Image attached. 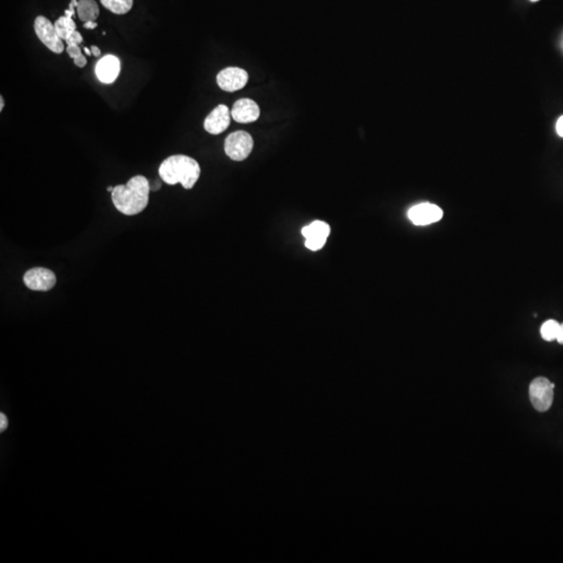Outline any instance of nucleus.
<instances>
[{
  "label": "nucleus",
  "instance_id": "9b49d317",
  "mask_svg": "<svg viewBox=\"0 0 563 563\" xmlns=\"http://www.w3.org/2000/svg\"><path fill=\"white\" fill-rule=\"evenodd\" d=\"M120 69H121L120 60L115 55H108L97 62L95 66V75L102 83L112 84L116 81Z\"/></svg>",
  "mask_w": 563,
  "mask_h": 563
},
{
  "label": "nucleus",
  "instance_id": "7ed1b4c3",
  "mask_svg": "<svg viewBox=\"0 0 563 563\" xmlns=\"http://www.w3.org/2000/svg\"><path fill=\"white\" fill-rule=\"evenodd\" d=\"M253 148V138L244 131L230 133L224 141V151L233 161L240 162L246 160L251 155Z\"/></svg>",
  "mask_w": 563,
  "mask_h": 563
},
{
  "label": "nucleus",
  "instance_id": "412c9836",
  "mask_svg": "<svg viewBox=\"0 0 563 563\" xmlns=\"http://www.w3.org/2000/svg\"><path fill=\"white\" fill-rule=\"evenodd\" d=\"M99 24L97 23L95 21H88L84 22V28H88V30H94V28H97Z\"/></svg>",
  "mask_w": 563,
  "mask_h": 563
},
{
  "label": "nucleus",
  "instance_id": "f3484780",
  "mask_svg": "<svg viewBox=\"0 0 563 563\" xmlns=\"http://www.w3.org/2000/svg\"><path fill=\"white\" fill-rule=\"evenodd\" d=\"M83 42V35L77 31L71 33L68 39L66 40L67 45H80Z\"/></svg>",
  "mask_w": 563,
  "mask_h": 563
},
{
  "label": "nucleus",
  "instance_id": "dca6fc26",
  "mask_svg": "<svg viewBox=\"0 0 563 563\" xmlns=\"http://www.w3.org/2000/svg\"><path fill=\"white\" fill-rule=\"evenodd\" d=\"M559 328V322L554 319L547 320L546 322L542 324V328H540L542 337L544 338L546 341H553V340H556Z\"/></svg>",
  "mask_w": 563,
  "mask_h": 563
},
{
  "label": "nucleus",
  "instance_id": "ddd939ff",
  "mask_svg": "<svg viewBox=\"0 0 563 563\" xmlns=\"http://www.w3.org/2000/svg\"><path fill=\"white\" fill-rule=\"evenodd\" d=\"M77 12L82 21H95L99 16V4L95 0H79Z\"/></svg>",
  "mask_w": 563,
  "mask_h": 563
},
{
  "label": "nucleus",
  "instance_id": "20e7f679",
  "mask_svg": "<svg viewBox=\"0 0 563 563\" xmlns=\"http://www.w3.org/2000/svg\"><path fill=\"white\" fill-rule=\"evenodd\" d=\"M554 388L555 384L547 378L540 377L533 380L529 389L532 406L540 412L549 410L553 404Z\"/></svg>",
  "mask_w": 563,
  "mask_h": 563
},
{
  "label": "nucleus",
  "instance_id": "b1692460",
  "mask_svg": "<svg viewBox=\"0 0 563 563\" xmlns=\"http://www.w3.org/2000/svg\"><path fill=\"white\" fill-rule=\"evenodd\" d=\"M0 420H1V430H4V429H6V426H8V422H6V416L4 415H1Z\"/></svg>",
  "mask_w": 563,
  "mask_h": 563
},
{
  "label": "nucleus",
  "instance_id": "a878e982",
  "mask_svg": "<svg viewBox=\"0 0 563 563\" xmlns=\"http://www.w3.org/2000/svg\"><path fill=\"white\" fill-rule=\"evenodd\" d=\"M84 53H86V55H92V51H91V50H89L88 48H84Z\"/></svg>",
  "mask_w": 563,
  "mask_h": 563
},
{
  "label": "nucleus",
  "instance_id": "393cba45",
  "mask_svg": "<svg viewBox=\"0 0 563 563\" xmlns=\"http://www.w3.org/2000/svg\"><path fill=\"white\" fill-rule=\"evenodd\" d=\"M4 97H0V111H1V112L2 110H4Z\"/></svg>",
  "mask_w": 563,
  "mask_h": 563
},
{
  "label": "nucleus",
  "instance_id": "1a4fd4ad",
  "mask_svg": "<svg viewBox=\"0 0 563 563\" xmlns=\"http://www.w3.org/2000/svg\"><path fill=\"white\" fill-rule=\"evenodd\" d=\"M408 217L415 226H428L439 222L444 217V211L430 202L416 204L408 211Z\"/></svg>",
  "mask_w": 563,
  "mask_h": 563
},
{
  "label": "nucleus",
  "instance_id": "cd10ccee",
  "mask_svg": "<svg viewBox=\"0 0 563 563\" xmlns=\"http://www.w3.org/2000/svg\"><path fill=\"white\" fill-rule=\"evenodd\" d=\"M531 1H538V0H531Z\"/></svg>",
  "mask_w": 563,
  "mask_h": 563
},
{
  "label": "nucleus",
  "instance_id": "bb28decb",
  "mask_svg": "<svg viewBox=\"0 0 563 563\" xmlns=\"http://www.w3.org/2000/svg\"><path fill=\"white\" fill-rule=\"evenodd\" d=\"M113 189H114V187L110 186V187H108V189H106V190H108L109 192H112Z\"/></svg>",
  "mask_w": 563,
  "mask_h": 563
},
{
  "label": "nucleus",
  "instance_id": "f03ea898",
  "mask_svg": "<svg viewBox=\"0 0 563 563\" xmlns=\"http://www.w3.org/2000/svg\"><path fill=\"white\" fill-rule=\"evenodd\" d=\"M162 181L168 185L181 184L189 190L199 181L200 166L197 160L184 155H175L162 162L159 168Z\"/></svg>",
  "mask_w": 563,
  "mask_h": 563
},
{
  "label": "nucleus",
  "instance_id": "9d476101",
  "mask_svg": "<svg viewBox=\"0 0 563 563\" xmlns=\"http://www.w3.org/2000/svg\"><path fill=\"white\" fill-rule=\"evenodd\" d=\"M231 116L230 109L226 104H219L204 119V130L212 135L224 133L230 126Z\"/></svg>",
  "mask_w": 563,
  "mask_h": 563
},
{
  "label": "nucleus",
  "instance_id": "aec40b11",
  "mask_svg": "<svg viewBox=\"0 0 563 563\" xmlns=\"http://www.w3.org/2000/svg\"><path fill=\"white\" fill-rule=\"evenodd\" d=\"M556 131L558 135L563 138V116L558 119L557 124H556Z\"/></svg>",
  "mask_w": 563,
  "mask_h": 563
},
{
  "label": "nucleus",
  "instance_id": "4468645a",
  "mask_svg": "<svg viewBox=\"0 0 563 563\" xmlns=\"http://www.w3.org/2000/svg\"><path fill=\"white\" fill-rule=\"evenodd\" d=\"M102 6L113 14L124 15L132 10L133 0H100Z\"/></svg>",
  "mask_w": 563,
  "mask_h": 563
},
{
  "label": "nucleus",
  "instance_id": "2eb2a0df",
  "mask_svg": "<svg viewBox=\"0 0 563 563\" xmlns=\"http://www.w3.org/2000/svg\"><path fill=\"white\" fill-rule=\"evenodd\" d=\"M55 31L63 41L68 39L69 35L77 31V24L73 21L72 17L62 16L55 22Z\"/></svg>",
  "mask_w": 563,
  "mask_h": 563
},
{
  "label": "nucleus",
  "instance_id": "f8f14e48",
  "mask_svg": "<svg viewBox=\"0 0 563 563\" xmlns=\"http://www.w3.org/2000/svg\"><path fill=\"white\" fill-rule=\"evenodd\" d=\"M231 115L236 122L251 124L260 116V108L253 99H241L234 104Z\"/></svg>",
  "mask_w": 563,
  "mask_h": 563
},
{
  "label": "nucleus",
  "instance_id": "423d86ee",
  "mask_svg": "<svg viewBox=\"0 0 563 563\" xmlns=\"http://www.w3.org/2000/svg\"><path fill=\"white\" fill-rule=\"evenodd\" d=\"M23 283L33 291H50L57 284L55 273L44 267H33L23 275Z\"/></svg>",
  "mask_w": 563,
  "mask_h": 563
},
{
  "label": "nucleus",
  "instance_id": "5701e85b",
  "mask_svg": "<svg viewBox=\"0 0 563 563\" xmlns=\"http://www.w3.org/2000/svg\"><path fill=\"white\" fill-rule=\"evenodd\" d=\"M91 51H92V55H94V57H99V55H102V53H100V50L99 48H97V46H91Z\"/></svg>",
  "mask_w": 563,
  "mask_h": 563
},
{
  "label": "nucleus",
  "instance_id": "4be33fe9",
  "mask_svg": "<svg viewBox=\"0 0 563 563\" xmlns=\"http://www.w3.org/2000/svg\"><path fill=\"white\" fill-rule=\"evenodd\" d=\"M560 344H563V324H560L559 331H558L557 338H556Z\"/></svg>",
  "mask_w": 563,
  "mask_h": 563
},
{
  "label": "nucleus",
  "instance_id": "f257e3e1",
  "mask_svg": "<svg viewBox=\"0 0 563 563\" xmlns=\"http://www.w3.org/2000/svg\"><path fill=\"white\" fill-rule=\"evenodd\" d=\"M151 184L143 175H136L126 185H118L112 191L115 208L126 216L139 214L148 204Z\"/></svg>",
  "mask_w": 563,
  "mask_h": 563
},
{
  "label": "nucleus",
  "instance_id": "39448f33",
  "mask_svg": "<svg viewBox=\"0 0 563 563\" xmlns=\"http://www.w3.org/2000/svg\"><path fill=\"white\" fill-rule=\"evenodd\" d=\"M35 33L40 41L53 51L60 55L64 51L63 40L59 37L55 26L50 19L44 16H38L35 20Z\"/></svg>",
  "mask_w": 563,
  "mask_h": 563
},
{
  "label": "nucleus",
  "instance_id": "a211bd4d",
  "mask_svg": "<svg viewBox=\"0 0 563 563\" xmlns=\"http://www.w3.org/2000/svg\"><path fill=\"white\" fill-rule=\"evenodd\" d=\"M66 50L71 59H75V58L82 55V50L79 45H68Z\"/></svg>",
  "mask_w": 563,
  "mask_h": 563
},
{
  "label": "nucleus",
  "instance_id": "0eeeda50",
  "mask_svg": "<svg viewBox=\"0 0 563 563\" xmlns=\"http://www.w3.org/2000/svg\"><path fill=\"white\" fill-rule=\"evenodd\" d=\"M218 86L226 92L241 90L248 82V75L244 69L238 67H229L220 71L216 77Z\"/></svg>",
  "mask_w": 563,
  "mask_h": 563
},
{
  "label": "nucleus",
  "instance_id": "6ab92c4d",
  "mask_svg": "<svg viewBox=\"0 0 563 563\" xmlns=\"http://www.w3.org/2000/svg\"><path fill=\"white\" fill-rule=\"evenodd\" d=\"M73 61H75V66L80 67V68H84V67L87 65V59L83 55L75 58V59H73Z\"/></svg>",
  "mask_w": 563,
  "mask_h": 563
},
{
  "label": "nucleus",
  "instance_id": "6e6552de",
  "mask_svg": "<svg viewBox=\"0 0 563 563\" xmlns=\"http://www.w3.org/2000/svg\"><path fill=\"white\" fill-rule=\"evenodd\" d=\"M330 226L326 222L316 220L302 230V236L306 238L305 246L310 251H319L324 248L330 235Z\"/></svg>",
  "mask_w": 563,
  "mask_h": 563
}]
</instances>
